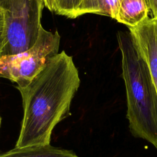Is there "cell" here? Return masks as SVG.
<instances>
[{
  "mask_svg": "<svg viewBox=\"0 0 157 157\" xmlns=\"http://www.w3.org/2000/svg\"><path fill=\"white\" fill-rule=\"evenodd\" d=\"M44 6L43 0H0L5 22L2 56L23 52L35 44Z\"/></svg>",
  "mask_w": 157,
  "mask_h": 157,
  "instance_id": "3957f363",
  "label": "cell"
},
{
  "mask_svg": "<svg viewBox=\"0 0 157 157\" xmlns=\"http://www.w3.org/2000/svg\"><path fill=\"white\" fill-rule=\"evenodd\" d=\"M80 84L73 58L63 50L50 58L28 85L17 87L24 115L15 147L50 144L53 128L70 115Z\"/></svg>",
  "mask_w": 157,
  "mask_h": 157,
  "instance_id": "6da1fadb",
  "label": "cell"
},
{
  "mask_svg": "<svg viewBox=\"0 0 157 157\" xmlns=\"http://www.w3.org/2000/svg\"><path fill=\"white\" fill-rule=\"evenodd\" d=\"M61 36L40 28L35 44L26 51L0 58V76L24 87L44 68L48 61L58 53Z\"/></svg>",
  "mask_w": 157,
  "mask_h": 157,
  "instance_id": "277c9868",
  "label": "cell"
},
{
  "mask_svg": "<svg viewBox=\"0 0 157 157\" xmlns=\"http://www.w3.org/2000/svg\"><path fill=\"white\" fill-rule=\"evenodd\" d=\"M129 29L136 47L148 67L157 93V18H148Z\"/></svg>",
  "mask_w": 157,
  "mask_h": 157,
  "instance_id": "5b68a950",
  "label": "cell"
},
{
  "mask_svg": "<svg viewBox=\"0 0 157 157\" xmlns=\"http://www.w3.org/2000/svg\"><path fill=\"white\" fill-rule=\"evenodd\" d=\"M149 12L146 0H121L115 20L132 28L148 18Z\"/></svg>",
  "mask_w": 157,
  "mask_h": 157,
  "instance_id": "8992f818",
  "label": "cell"
},
{
  "mask_svg": "<svg viewBox=\"0 0 157 157\" xmlns=\"http://www.w3.org/2000/svg\"><path fill=\"white\" fill-rule=\"evenodd\" d=\"M5 41V22L4 12L0 9V58L2 56Z\"/></svg>",
  "mask_w": 157,
  "mask_h": 157,
  "instance_id": "30bf717a",
  "label": "cell"
},
{
  "mask_svg": "<svg viewBox=\"0 0 157 157\" xmlns=\"http://www.w3.org/2000/svg\"><path fill=\"white\" fill-rule=\"evenodd\" d=\"M45 6L51 12L53 11L54 0H43Z\"/></svg>",
  "mask_w": 157,
  "mask_h": 157,
  "instance_id": "7c38bea8",
  "label": "cell"
},
{
  "mask_svg": "<svg viewBox=\"0 0 157 157\" xmlns=\"http://www.w3.org/2000/svg\"><path fill=\"white\" fill-rule=\"evenodd\" d=\"M83 0H54L52 12L69 18H76L78 9Z\"/></svg>",
  "mask_w": 157,
  "mask_h": 157,
  "instance_id": "9c48e42d",
  "label": "cell"
},
{
  "mask_svg": "<svg viewBox=\"0 0 157 157\" xmlns=\"http://www.w3.org/2000/svg\"><path fill=\"white\" fill-rule=\"evenodd\" d=\"M1 117L0 116V126H1Z\"/></svg>",
  "mask_w": 157,
  "mask_h": 157,
  "instance_id": "4fadbf2b",
  "label": "cell"
},
{
  "mask_svg": "<svg viewBox=\"0 0 157 157\" xmlns=\"http://www.w3.org/2000/svg\"><path fill=\"white\" fill-rule=\"evenodd\" d=\"M117 40L121 54L129 129L134 136L157 148V93L148 67L129 32H118Z\"/></svg>",
  "mask_w": 157,
  "mask_h": 157,
  "instance_id": "7a4b0ae2",
  "label": "cell"
},
{
  "mask_svg": "<svg viewBox=\"0 0 157 157\" xmlns=\"http://www.w3.org/2000/svg\"><path fill=\"white\" fill-rule=\"evenodd\" d=\"M121 1L83 0L78 9L76 17L86 13H94L115 19Z\"/></svg>",
  "mask_w": 157,
  "mask_h": 157,
  "instance_id": "ba28073f",
  "label": "cell"
},
{
  "mask_svg": "<svg viewBox=\"0 0 157 157\" xmlns=\"http://www.w3.org/2000/svg\"><path fill=\"white\" fill-rule=\"evenodd\" d=\"M0 157H78L72 150L59 148L50 144L45 145L15 147L6 153L0 154Z\"/></svg>",
  "mask_w": 157,
  "mask_h": 157,
  "instance_id": "52a82bcc",
  "label": "cell"
},
{
  "mask_svg": "<svg viewBox=\"0 0 157 157\" xmlns=\"http://www.w3.org/2000/svg\"><path fill=\"white\" fill-rule=\"evenodd\" d=\"M153 17L157 18V0H146Z\"/></svg>",
  "mask_w": 157,
  "mask_h": 157,
  "instance_id": "8fae6325",
  "label": "cell"
}]
</instances>
